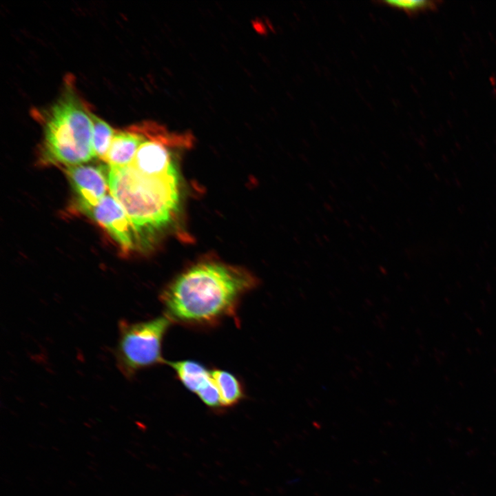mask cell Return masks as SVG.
Returning <instances> with one entry per match:
<instances>
[{"mask_svg": "<svg viewBox=\"0 0 496 496\" xmlns=\"http://www.w3.org/2000/svg\"><path fill=\"white\" fill-rule=\"evenodd\" d=\"M107 167L110 194L126 212L137 240L147 239L169 223L179 204L177 169L147 175L130 165Z\"/></svg>", "mask_w": 496, "mask_h": 496, "instance_id": "obj_2", "label": "cell"}, {"mask_svg": "<svg viewBox=\"0 0 496 496\" xmlns=\"http://www.w3.org/2000/svg\"><path fill=\"white\" fill-rule=\"evenodd\" d=\"M175 371L182 384L190 391L198 394L213 382L211 371L203 365L192 360L168 363Z\"/></svg>", "mask_w": 496, "mask_h": 496, "instance_id": "obj_8", "label": "cell"}, {"mask_svg": "<svg viewBox=\"0 0 496 496\" xmlns=\"http://www.w3.org/2000/svg\"><path fill=\"white\" fill-rule=\"evenodd\" d=\"M438 1L427 0L413 1H383L381 3L404 11L409 15H414L421 12L433 10L437 7Z\"/></svg>", "mask_w": 496, "mask_h": 496, "instance_id": "obj_11", "label": "cell"}, {"mask_svg": "<svg viewBox=\"0 0 496 496\" xmlns=\"http://www.w3.org/2000/svg\"><path fill=\"white\" fill-rule=\"evenodd\" d=\"M218 389L222 407L236 405L243 397L242 386L238 380L229 372L223 370L211 371Z\"/></svg>", "mask_w": 496, "mask_h": 496, "instance_id": "obj_9", "label": "cell"}, {"mask_svg": "<svg viewBox=\"0 0 496 496\" xmlns=\"http://www.w3.org/2000/svg\"><path fill=\"white\" fill-rule=\"evenodd\" d=\"M256 283L248 272L222 263L197 264L178 276L161 295L170 320L209 324L233 314Z\"/></svg>", "mask_w": 496, "mask_h": 496, "instance_id": "obj_1", "label": "cell"}, {"mask_svg": "<svg viewBox=\"0 0 496 496\" xmlns=\"http://www.w3.org/2000/svg\"><path fill=\"white\" fill-rule=\"evenodd\" d=\"M146 139L141 123L116 130L104 161L110 167H124L132 161L139 146Z\"/></svg>", "mask_w": 496, "mask_h": 496, "instance_id": "obj_7", "label": "cell"}, {"mask_svg": "<svg viewBox=\"0 0 496 496\" xmlns=\"http://www.w3.org/2000/svg\"><path fill=\"white\" fill-rule=\"evenodd\" d=\"M91 112L72 78H67L59 98L39 115L43 129L41 161L68 167L95 157Z\"/></svg>", "mask_w": 496, "mask_h": 496, "instance_id": "obj_3", "label": "cell"}, {"mask_svg": "<svg viewBox=\"0 0 496 496\" xmlns=\"http://www.w3.org/2000/svg\"><path fill=\"white\" fill-rule=\"evenodd\" d=\"M170 324L167 316L135 323L119 322L115 358L125 378H131L141 369L165 362L162 342Z\"/></svg>", "mask_w": 496, "mask_h": 496, "instance_id": "obj_4", "label": "cell"}, {"mask_svg": "<svg viewBox=\"0 0 496 496\" xmlns=\"http://www.w3.org/2000/svg\"><path fill=\"white\" fill-rule=\"evenodd\" d=\"M84 211L109 233L123 251L134 248L138 240L132 223L111 194H106L96 205Z\"/></svg>", "mask_w": 496, "mask_h": 496, "instance_id": "obj_5", "label": "cell"}, {"mask_svg": "<svg viewBox=\"0 0 496 496\" xmlns=\"http://www.w3.org/2000/svg\"><path fill=\"white\" fill-rule=\"evenodd\" d=\"M101 165H76L66 167V174L84 211L96 205L106 194L107 174Z\"/></svg>", "mask_w": 496, "mask_h": 496, "instance_id": "obj_6", "label": "cell"}, {"mask_svg": "<svg viewBox=\"0 0 496 496\" xmlns=\"http://www.w3.org/2000/svg\"><path fill=\"white\" fill-rule=\"evenodd\" d=\"M92 123V147L95 157L105 159L116 130L107 122L90 113Z\"/></svg>", "mask_w": 496, "mask_h": 496, "instance_id": "obj_10", "label": "cell"}]
</instances>
